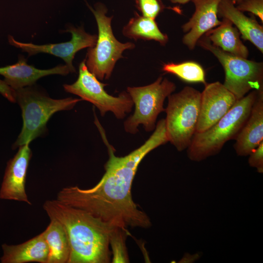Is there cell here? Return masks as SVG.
<instances>
[{
    "mask_svg": "<svg viewBox=\"0 0 263 263\" xmlns=\"http://www.w3.org/2000/svg\"><path fill=\"white\" fill-rule=\"evenodd\" d=\"M128 234L127 228L117 227L111 236L110 246L112 248L113 263H129L126 246V239Z\"/></svg>",
    "mask_w": 263,
    "mask_h": 263,
    "instance_id": "22",
    "label": "cell"
},
{
    "mask_svg": "<svg viewBox=\"0 0 263 263\" xmlns=\"http://www.w3.org/2000/svg\"><path fill=\"white\" fill-rule=\"evenodd\" d=\"M16 100L19 105L23 119L20 134L14 148L30 142L45 132L46 124L55 113L73 109L82 100L72 97L56 99L30 87L15 90Z\"/></svg>",
    "mask_w": 263,
    "mask_h": 263,
    "instance_id": "4",
    "label": "cell"
},
{
    "mask_svg": "<svg viewBox=\"0 0 263 263\" xmlns=\"http://www.w3.org/2000/svg\"><path fill=\"white\" fill-rule=\"evenodd\" d=\"M64 32H70L72 38L70 41L59 43L36 45L24 43L16 40L11 36H9L8 40L11 45L28 53V56L43 53L61 58L70 72L75 73V69L73 61L75 54L83 49L93 47L96 43L97 36L87 33L83 26L78 28L70 26Z\"/></svg>",
    "mask_w": 263,
    "mask_h": 263,
    "instance_id": "10",
    "label": "cell"
},
{
    "mask_svg": "<svg viewBox=\"0 0 263 263\" xmlns=\"http://www.w3.org/2000/svg\"><path fill=\"white\" fill-rule=\"evenodd\" d=\"M43 208L66 231L70 248L68 263L110 262V241L117 226L57 199L46 201Z\"/></svg>",
    "mask_w": 263,
    "mask_h": 263,
    "instance_id": "2",
    "label": "cell"
},
{
    "mask_svg": "<svg viewBox=\"0 0 263 263\" xmlns=\"http://www.w3.org/2000/svg\"><path fill=\"white\" fill-rule=\"evenodd\" d=\"M41 233L49 250L47 263H68L70 248L62 225L55 220H50V224Z\"/></svg>",
    "mask_w": 263,
    "mask_h": 263,
    "instance_id": "19",
    "label": "cell"
},
{
    "mask_svg": "<svg viewBox=\"0 0 263 263\" xmlns=\"http://www.w3.org/2000/svg\"><path fill=\"white\" fill-rule=\"evenodd\" d=\"M70 73L66 65H59L54 68L41 70L28 65L23 56L13 65L0 68V75L4 77L5 83L14 90L31 86L40 78L50 75H65Z\"/></svg>",
    "mask_w": 263,
    "mask_h": 263,
    "instance_id": "15",
    "label": "cell"
},
{
    "mask_svg": "<svg viewBox=\"0 0 263 263\" xmlns=\"http://www.w3.org/2000/svg\"><path fill=\"white\" fill-rule=\"evenodd\" d=\"M142 16L155 19L163 9L160 0H134Z\"/></svg>",
    "mask_w": 263,
    "mask_h": 263,
    "instance_id": "23",
    "label": "cell"
},
{
    "mask_svg": "<svg viewBox=\"0 0 263 263\" xmlns=\"http://www.w3.org/2000/svg\"><path fill=\"white\" fill-rule=\"evenodd\" d=\"M165 109L166 129L169 142L179 151L187 149L196 133L200 109L201 93L186 86L168 96Z\"/></svg>",
    "mask_w": 263,
    "mask_h": 263,
    "instance_id": "5",
    "label": "cell"
},
{
    "mask_svg": "<svg viewBox=\"0 0 263 263\" xmlns=\"http://www.w3.org/2000/svg\"><path fill=\"white\" fill-rule=\"evenodd\" d=\"M88 7L96 19L98 34L95 45L87 50L86 65L98 79H108L117 60L123 57V52L135 46L131 42L122 43L115 38L111 25L113 17L106 16L107 9L104 5L98 3L94 8Z\"/></svg>",
    "mask_w": 263,
    "mask_h": 263,
    "instance_id": "6",
    "label": "cell"
},
{
    "mask_svg": "<svg viewBox=\"0 0 263 263\" xmlns=\"http://www.w3.org/2000/svg\"><path fill=\"white\" fill-rule=\"evenodd\" d=\"M233 2H237L238 3L243 0H232Z\"/></svg>",
    "mask_w": 263,
    "mask_h": 263,
    "instance_id": "28",
    "label": "cell"
},
{
    "mask_svg": "<svg viewBox=\"0 0 263 263\" xmlns=\"http://www.w3.org/2000/svg\"><path fill=\"white\" fill-rule=\"evenodd\" d=\"M2 263H47L49 248L42 233L19 244L2 245Z\"/></svg>",
    "mask_w": 263,
    "mask_h": 263,
    "instance_id": "16",
    "label": "cell"
},
{
    "mask_svg": "<svg viewBox=\"0 0 263 263\" xmlns=\"http://www.w3.org/2000/svg\"><path fill=\"white\" fill-rule=\"evenodd\" d=\"M234 145L238 156L249 155L263 141V89L258 91L250 114Z\"/></svg>",
    "mask_w": 263,
    "mask_h": 263,
    "instance_id": "14",
    "label": "cell"
},
{
    "mask_svg": "<svg viewBox=\"0 0 263 263\" xmlns=\"http://www.w3.org/2000/svg\"><path fill=\"white\" fill-rule=\"evenodd\" d=\"M258 91L237 100L230 110L207 130L195 133L187 148L189 159L199 162L218 154L225 144L235 139L248 118Z\"/></svg>",
    "mask_w": 263,
    "mask_h": 263,
    "instance_id": "3",
    "label": "cell"
},
{
    "mask_svg": "<svg viewBox=\"0 0 263 263\" xmlns=\"http://www.w3.org/2000/svg\"><path fill=\"white\" fill-rule=\"evenodd\" d=\"M162 69L164 72L173 74L188 82H200L205 85L207 83L203 67L194 61L168 63L163 64Z\"/></svg>",
    "mask_w": 263,
    "mask_h": 263,
    "instance_id": "21",
    "label": "cell"
},
{
    "mask_svg": "<svg viewBox=\"0 0 263 263\" xmlns=\"http://www.w3.org/2000/svg\"><path fill=\"white\" fill-rule=\"evenodd\" d=\"M191 0L195 6V12L182 26L183 31L187 33L182 42L189 50L194 49L203 35L221 23L218 19V6L221 0Z\"/></svg>",
    "mask_w": 263,
    "mask_h": 263,
    "instance_id": "13",
    "label": "cell"
},
{
    "mask_svg": "<svg viewBox=\"0 0 263 263\" xmlns=\"http://www.w3.org/2000/svg\"><path fill=\"white\" fill-rule=\"evenodd\" d=\"M84 59L79 65V74L76 81L72 84H64L65 91L81 97L82 100L92 103L99 111L102 116L107 112H112L118 119H123L132 111L133 101L127 92H122L118 96L108 94L104 89L107 85L100 82L91 73Z\"/></svg>",
    "mask_w": 263,
    "mask_h": 263,
    "instance_id": "9",
    "label": "cell"
},
{
    "mask_svg": "<svg viewBox=\"0 0 263 263\" xmlns=\"http://www.w3.org/2000/svg\"><path fill=\"white\" fill-rule=\"evenodd\" d=\"M94 123L106 145L109 159L99 182L88 189L77 186L63 188L57 195L61 202L84 210L114 226L147 228L151 225L147 214L132 199V187L138 166L151 151L169 142L165 120H159L150 138L140 147L124 156L115 155L104 129L96 117Z\"/></svg>",
    "mask_w": 263,
    "mask_h": 263,
    "instance_id": "1",
    "label": "cell"
},
{
    "mask_svg": "<svg viewBox=\"0 0 263 263\" xmlns=\"http://www.w3.org/2000/svg\"><path fill=\"white\" fill-rule=\"evenodd\" d=\"M0 93L9 101L15 102L16 101V94L15 90L12 89L5 82L0 79Z\"/></svg>",
    "mask_w": 263,
    "mask_h": 263,
    "instance_id": "26",
    "label": "cell"
},
{
    "mask_svg": "<svg viewBox=\"0 0 263 263\" xmlns=\"http://www.w3.org/2000/svg\"><path fill=\"white\" fill-rule=\"evenodd\" d=\"M29 144L19 146L18 152L8 161L0 190V199L31 205L25 190L27 170L32 155Z\"/></svg>",
    "mask_w": 263,
    "mask_h": 263,
    "instance_id": "12",
    "label": "cell"
},
{
    "mask_svg": "<svg viewBox=\"0 0 263 263\" xmlns=\"http://www.w3.org/2000/svg\"><path fill=\"white\" fill-rule=\"evenodd\" d=\"M201 93L196 133L203 132L216 123L237 101L235 96L219 81L207 83Z\"/></svg>",
    "mask_w": 263,
    "mask_h": 263,
    "instance_id": "11",
    "label": "cell"
},
{
    "mask_svg": "<svg viewBox=\"0 0 263 263\" xmlns=\"http://www.w3.org/2000/svg\"><path fill=\"white\" fill-rule=\"evenodd\" d=\"M122 34L135 40H153L162 45H165L169 40L168 36L160 30L155 19L139 15L137 12L124 26Z\"/></svg>",
    "mask_w": 263,
    "mask_h": 263,
    "instance_id": "20",
    "label": "cell"
},
{
    "mask_svg": "<svg viewBox=\"0 0 263 263\" xmlns=\"http://www.w3.org/2000/svg\"><path fill=\"white\" fill-rule=\"evenodd\" d=\"M171 2L174 3L185 4L190 0H169Z\"/></svg>",
    "mask_w": 263,
    "mask_h": 263,
    "instance_id": "27",
    "label": "cell"
},
{
    "mask_svg": "<svg viewBox=\"0 0 263 263\" xmlns=\"http://www.w3.org/2000/svg\"><path fill=\"white\" fill-rule=\"evenodd\" d=\"M238 3L236 8L240 11L251 12L263 22V0H243Z\"/></svg>",
    "mask_w": 263,
    "mask_h": 263,
    "instance_id": "24",
    "label": "cell"
},
{
    "mask_svg": "<svg viewBox=\"0 0 263 263\" xmlns=\"http://www.w3.org/2000/svg\"><path fill=\"white\" fill-rule=\"evenodd\" d=\"M248 162L250 167L256 169L260 173L263 172V141L249 155Z\"/></svg>",
    "mask_w": 263,
    "mask_h": 263,
    "instance_id": "25",
    "label": "cell"
},
{
    "mask_svg": "<svg viewBox=\"0 0 263 263\" xmlns=\"http://www.w3.org/2000/svg\"><path fill=\"white\" fill-rule=\"evenodd\" d=\"M176 89L175 84L167 78L159 76L154 82L142 87H129L127 92L133 104L134 112L124 122L127 132L135 134L138 127L142 125L145 131L150 132L156 127L158 115L165 111L164 102Z\"/></svg>",
    "mask_w": 263,
    "mask_h": 263,
    "instance_id": "8",
    "label": "cell"
},
{
    "mask_svg": "<svg viewBox=\"0 0 263 263\" xmlns=\"http://www.w3.org/2000/svg\"><path fill=\"white\" fill-rule=\"evenodd\" d=\"M218 14L229 19L244 40L250 41L263 53V27L254 19L246 16L234 5L232 0H221Z\"/></svg>",
    "mask_w": 263,
    "mask_h": 263,
    "instance_id": "17",
    "label": "cell"
},
{
    "mask_svg": "<svg viewBox=\"0 0 263 263\" xmlns=\"http://www.w3.org/2000/svg\"><path fill=\"white\" fill-rule=\"evenodd\" d=\"M227 19L223 18L221 24L205 34L213 45L234 56L247 58L249 51L240 39V33Z\"/></svg>",
    "mask_w": 263,
    "mask_h": 263,
    "instance_id": "18",
    "label": "cell"
},
{
    "mask_svg": "<svg viewBox=\"0 0 263 263\" xmlns=\"http://www.w3.org/2000/svg\"><path fill=\"white\" fill-rule=\"evenodd\" d=\"M199 45L218 59L225 73L224 86L239 100L251 90L263 89V63L248 60L225 52L213 44L205 37Z\"/></svg>",
    "mask_w": 263,
    "mask_h": 263,
    "instance_id": "7",
    "label": "cell"
}]
</instances>
